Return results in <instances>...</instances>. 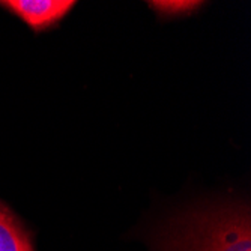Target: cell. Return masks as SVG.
Wrapping results in <instances>:
<instances>
[{
    "label": "cell",
    "instance_id": "277c9868",
    "mask_svg": "<svg viewBox=\"0 0 251 251\" xmlns=\"http://www.w3.org/2000/svg\"><path fill=\"white\" fill-rule=\"evenodd\" d=\"M148 5L158 14L173 17L191 14L197 8H200L203 2H193V0H158V2H148Z\"/></svg>",
    "mask_w": 251,
    "mask_h": 251
},
{
    "label": "cell",
    "instance_id": "3957f363",
    "mask_svg": "<svg viewBox=\"0 0 251 251\" xmlns=\"http://www.w3.org/2000/svg\"><path fill=\"white\" fill-rule=\"evenodd\" d=\"M0 251H33L27 232L8 208L0 209Z\"/></svg>",
    "mask_w": 251,
    "mask_h": 251
},
{
    "label": "cell",
    "instance_id": "7a4b0ae2",
    "mask_svg": "<svg viewBox=\"0 0 251 251\" xmlns=\"http://www.w3.org/2000/svg\"><path fill=\"white\" fill-rule=\"evenodd\" d=\"M0 5L25 21L32 30L42 32L57 25L77 3L73 0H3Z\"/></svg>",
    "mask_w": 251,
    "mask_h": 251
},
{
    "label": "cell",
    "instance_id": "6da1fadb",
    "mask_svg": "<svg viewBox=\"0 0 251 251\" xmlns=\"http://www.w3.org/2000/svg\"><path fill=\"white\" fill-rule=\"evenodd\" d=\"M177 251H251L248 211L226 208L193 217L175 242Z\"/></svg>",
    "mask_w": 251,
    "mask_h": 251
},
{
    "label": "cell",
    "instance_id": "5b68a950",
    "mask_svg": "<svg viewBox=\"0 0 251 251\" xmlns=\"http://www.w3.org/2000/svg\"><path fill=\"white\" fill-rule=\"evenodd\" d=\"M3 208H6V206H5V204H3L2 201H0V209H3Z\"/></svg>",
    "mask_w": 251,
    "mask_h": 251
}]
</instances>
